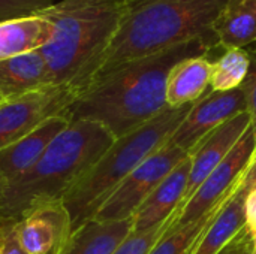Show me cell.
I'll use <instances>...</instances> for the list:
<instances>
[{"mask_svg":"<svg viewBox=\"0 0 256 254\" xmlns=\"http://www.w3.org/2000/svg\"><path fill=\"white\" fill-rule=\"evenodd\" d=\"M214 46L218 42L196 37L126 63L87 85L69 106L68 115L70 121H96L118 139L168 108L166 81L178 61L208 55Z\"/></svg>","mask_w":256,"mask_h":254,"instance_id":"1","label":"cell"},{"mask_svg":"<svg viewBox=\"0 0 256 254\" xmlns=\"http://www.w3.org/2000/svg\"><path fill=\"white\" fill-rule=\"evenodd\" d=\"M228 0H129L88 85L114 69L190 39L218 42L213 24Z\"/></svg>","mask_w":256,"mask_h":254,"instance_id":"2","label":"cell"},{"mask_svg":"<svg viewBox=\"0 0 256 254\" xmlns=\"http://www.w3.org/2000/svg\"><path fill=\"white\" fill-rule=\"evenodd\" d=\"M123 10L116 0H62L39 12L52 25L51 39L39 49L52 85L69 87L76 96L88 85Z\"/></svg>","mask_w":256,"mask_h":254,"instance_id":"3","label":"cell"},{"mask_svg":"<svg viewBox=\"0 0 256 254\" xmlns=\"http://www.w3.org/2000/svg\"><path fill=\"white\" fill-rule=\"evenodd\" d=\"M114 141L116 138L96 121H70L27 172L6 184L3 222H16L39 204L63 201Z\"/></svg>","mask_w":256,"mask_h":254,"instance_id":"4","label":"cell"},{"mask_svg":"<svg viewBox=\"0 0 256 254\" xmlns=\"http://www.w3.org/2000/svg\"><path fill=\"white\" fill-rule=\"evenodd\" d=\"M192 105L168 106L147 124L114 141L99 162L63 198L72 234L96 216L104 202L134 169L166 144Z\"/></svg>","mask_w":256,"mask_h":254,"instance_id":"5","label":"cell"},{"mask_svg":"<svg viewBox=\"0 0 256 254\" xmlns=\"http://www.w3.org/2000/svg\"><path fill=\"white\" fill-rule=\"evenodd\" d=\"M188 156L189 154L184 150L165 144L126 177V180L104 202L93 219L100 222L132 219L153 190Z\"/></svg>","mask_w":256,"mask_h":254,"instance_id":"6","label":"cell"},{"mask_svg":"<svg viewBox=\"0 0 256 254\" xmlns=\"http://www.w3.org/2000/svg\"><path fill=\"white\" fill-rule=\"evenodd\" d=\"M255 150L256 138L252 127H249L225 160L213 169L194 196L183 205L178 214L172 219L166 232L182 229L183 226L196 222L213 207H216L242 181L244 172L254 160Z\"/></svg>","mask_w":256,"mask_h":254,"instance_id":"7","label":"cell"},{"mask_svg":"<svg viewBox=\"0 0 256 254\" xmlns=\"http://www.w3.org/2000/svg\"><path fill=\"white\" fill-rule=\"evenodd\" d=\"M76 93L64 85L42 90L0 102V151L54 115L68 114Z\"/></svg>","mask_w":256,"mask_h":254,"instance_id":"8","label":"cell"},{"mask_svg":"<svg viewBox=\"0 0 256 254\" xmlns=\"http://www.w3.org/2000/svg\"><path fill=\"white\" fill-rule=\"evenodd\" d=\"M244 111L248 103L242 87L231 91H210L190 106L166 144L189 154L212 132Z\"/></svg>","mask_w":256,"mask_h":254,"instance_id":"9","label":"cell"},{"mask_svg":"<svg viewBox=\"0 0 256 254\" xmlns=\"http://www.w3.org/2000/svg\"><path fill=\"white\" fill-rule=\"evenodd\" d=\"M14 223L26 254H60L72 235L70 217L63 201L39 204Z\"/></svg>","mask_w":256,"mask_h":254,"instance_id":"10","label":"cell"},{"mask_svg":"<svg viewBox=\"0 0 256 254\" xmlns=\"http://www.w3.org/2000/svg\"><path fill=\"white\" fill-rule=\"evenodd\" d=\"M250 127V115L248 111L228 120L207 138H204L190 153V172L183 205L194 196L206 178L216 169L225 157L232 151L242 136ZM182 205V208H183ZM180 208V210H182Z\"/></svg>","mask_w":256,"mask_h":254,"instance_id":"11","label":"cell"},{"mask_svg":"<svg viewBox=\"0 0 256 254\" xmlns=\"http://www.w3.org/2000/svg\"><path fill=\"white\" fill-rule=\"evenodd\" d=\"M189 172L190 156L178 163L138 208L134 216V232L152 231L178 214L188 189Z\"/></svg>","mask_w":256,"mask_h":254,"instance_id":"12","label":"cell"},{"mask_svg":"<svg viewBox=\"0 0 256 254\" xmlns=\"http://www.w3.org/2000/svg\"><path fill=\"white\" fill-rule=\"evenodd\" d=\"M69 123L68 114L54 115L12 145L3 148L0 151V175L6 184L27 172Z\"/></svg>","mask_w":256,"mask_h":254,"instance_id":"13","label":"cell"},{"mask_svg":"<svg viewBox=\"0 0 256 254\" xmlns=\"http://www.w3.org/2000/svg\"><path fill=\"white\" fill-rule=\"evenodd\" d=\"M50 85H52L50 70L39 49L0 61V100L20 97Z\"/></svg>","mask_w":256,"mask_h":254,"instance_id":"14","label":"cell"},{"mask_svg":"<svg viewBox=\"0 0 256 254\" xmlns=\"http://www.w3.org/2000/svg\"><path fill=\"white\" fill-rule=\"evenodd\" d=\"M213 61L208 55L188 57L178 61L166 81V103L170 108H182L200 100L212 81Z\"/></svg>","mask_w":256,"mask_h":254,"instance_id":"15","label":"cell"},{"mask_svg":"<svg viewBox=\"0 0 256 254\" xmlns=\"http://www.w3.org/2000/svg\"><path fill=\"white\" fill-rule=\"evenodd\" d=\"M134 217L117 222L88 220L78 228L60 254H112L130 235Z\"/></svg>","mask_w":256,"mask_h":254,"instance_id":"16","label":"cell"},{"mask_svg":"<svg viewBox=\"0 0 256 254\" xmlns=\"http://www.w3.org/2000/svg\"><path fill=\"white\" fill-rule=\"evenodd\" d=\"M51 36V22L39 13L0 21V61L38 51Z\"/></svg>","mask_w":256,"mask_h":254,"instance_id":"17","label":"cell"},{"mask_svg":"<svg viewBox=\"0 0 256 254\" xmlns=\"http://www.w3.org/2000/svg\"><path fill=\"white\" fill-rule=\"evenodd\" d=\"M243 184V183H242ZM244 202L246 193L240 189L224 205L216 219L198 240L190 254H220L224 253L244 231Z\"/></svg>","mask_w":256,"mask_h":254,"instance_id":"18","label":"cell"},{"mask_svg":"<svg viewBox=\"0 0 256 254\" xmlns=\"http://www.w3.org/2000/svg\"><path fill=\"white\" fill-rule=\"evenodd\" d=\"M220 48H246L256 42V0H228L213 24Z\"/></svg>","mask_w":256,"mask_h":254,"instance_id":"19","label":"cell"},{"mask_svg":"<svg viewBox=\"0 0 256 254\" xmlns=\"http://www.w3.org/2000/svg\"><path fill=\"white\" fill-rule=\"evenodd\" d=\"M243 183L242 181L216 205L213 207L208 213H206L201 219H198L196 222L183 226L182 229L172 231V232H165V235L162 237V240L153 247V250L148 254H190L192 250L195 249L198 240L202 237V234L207 231V228L212 225V222L216 219V216L219 214V211L224 208V205L234 196V193L240 189Z\"/></svg>","mask_w":256,"mask_h":254,"instance_id":"20","label":"cell"},{"mask_svg":"<svg viewBox=\"0 0 256 254\" xmlns=\"http://www.w3.org/2000/svg\"><path fill=\"white\" fill-rule=\"evenodd\" d=\"M250 69V52L244 48H225L224 54L213 61L212 91H231L240 88Z\"/></svg>","mask_w":256,"mask_h":254,"instance_id":"21","label":"cell"},{"mask_svg":"<svg viewBox=\"0 0 256 254\" xmlns=\"http://www.w3.org/2000/svg\"><path fill=\"white\" fill-rule=\"evenodd\" d=\"M172 219L152 231H147V232H134L132 231L130 235L117 247V250L112 254H148L153 250V247L162 240V237L168 231Z\"/></svg>","mask_w":256,"mask_h":254,"instance_id":"22","label":"cell"},{"mask_svg":"<svg viewBox=\"0 0 256 254\" xmlns=\"http://www.w3.org/2000/svg\"><path fill=\"white\" fill-rule=\"evenodd\" d=\"M52 3V0H0V21L39 13Z\"/></svg>","mask_w":256,"mask_h":254,"instance_id":"23","label":"cell"},{"mask_svg":"<svg viewBox=\"0 0 256 254\" xmlns=\"http://www.w3.org/2000/svg\"><path fill=\"white\" fill-rule=\"evenodd\" d=\"M249 52H250V69L242 88L246 96L248 112L250 115V127L256 138V51H249Z\"/></svg>","mask_w":256,"mask_h":254,"instance_id":"24","label":"cell"},{"mask_svg":"<svg viewBox=\"0 0 256 254\" xmlns=\"http://www.w3.org/2000/svg\"><path fill=\"white\" fill-rule=\"evenodd\" d=\"M0 254H26L16 238L15 223H0Z\"/></svg>","mask_w":256,"mask_h":254,"instance_id":"25","label":"cell"},{"mask_svg":"<svg viewBox=\"0 0 256 254\" xmlns=\"http://www.w3.org/2000/svg\"><path fill=\"white\" fill-rule=\"evenodd\" d=\"M244 229L249 234V237L255 241L256 240V187L246 195L244 202Z\"/></svg>","mask_w":256,"mask_h":254,"instance_id":"26","label":"cell"},{"mask_svg":"<svg viewBox=\"0 0 256 254\" xmlns=\"http://www.w3.org/2000/svg\"><path fill=\"white\" fill-rule=\"evenodd\" d=\"M256 187V151L254 156V160L250 163V166L248 168V171L243 175V184H242V190L248 195L250 190H254Z\"/></svg>","mask_w":256,"mask_h":254,"instance_id":"27","label":"cell"},{"mask_svg":"<svg viewBox=\"0 0 256 254\" xmlns=\"http://www.w3.org/2000/svg\"><path fill=\"white\" fill-rule=\"evenodd\" d=\"M4 192H6V181H4V180L2 178V175H0V223H4V222H3V217H2V208H3Z\"/></svg>","mask_w":256,"mask_h":254,"instance_id":"28","label":"cell"},{"mask_svg":"<svg viewBox=\"0 0 256 254\" xmlns=\"http://www.w3.org/2000/svg\"><path fill=\"white\" fill-rule=\"evenodd\" d=\"M116 1H117L118 4H122V6H124V4H126V3H128L129 0H116Z\"/></svg>","mask_w":256,"mask_h":254,"instance_id":"29","label":"cell"},{"mask_svg":"<svg viewBox=\"0 0 256 254\" xmlns=\"http://www.w3.org/2000/svg\"><path fill=\"white\" fill-rule=\"evenodd\" d=\"M252 254H256V240L254 241V249H252Z\"/></svg>","mask_w":256,"mask_h":254,"instance_id":"30","label":"cell"},{"mask_svg":"<svg viewBox=\"0 0 256 254\" xmlns=\"http://www.w3.org/2000/svg\"><path fill=\"white\" fill-rule=\"evenodd\" d=\"M242 254H249V253H242Z\"/></svg>","mask_w":256,"mask_h":254,"instance_id":"31","label":"cell"},{"mask_svg":"<svg viewBox=\"0 0 256 254\" xmlns=\"http://www.w3.org/2000/svg\"><path fill=\"white\" fill-rule=\"evenodd\" d=\"M0 102H3V100H0Z\"/></svg>","mask_w":256,"mask_h":254,"instance_id":"32","label":"cell"},{"mask_svg":"<svg viewBox=\"0 0 256 254\" xmlns=\"http://www.w3.org/2000/svg\"><path fill=\"white\" fill-rule=\"evenodd\" d=\"M255 151H256V150H255Z\"/></svg>","mask_w":256,"mask_h":254,"instance_id":"33","label":"cell"}]
</instances>
